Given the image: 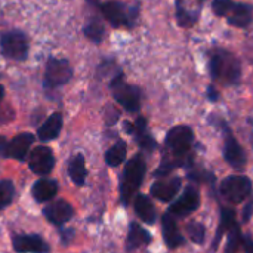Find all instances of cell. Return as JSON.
Masks as SVG:
<instances>
[{
	"instance_id": "6da1fadb",
	"label": "cell",
	"mask_w": 253,
	"mask_h": 253,
	"mask_svg": "<svg viewBox=\"0 0 253 253\" xmlns=\"http://www.w3.org/2000/svg\"><path fill=\"white\" fill-rule=\"evenodd\" d=\"M208 70L215 82L222 84H239L242 79V65L239 58L227 49H213L209 55Z\"/></svg>"
},
{
	"instance_id": "7a4b0ae2",
	"label": "cell",
	"mask_w": 253,
	"mask_h": 253,
	"mask_svg": "<svg viewBox=\"0 0 253 253\" xmlns=\"http://www.w3.org/2000/svg\"><path fill=\"white\" fill-rule=\"evenodd\" d=\"M147 172V163L142 154L133 156L125 166L122 182H120V203L123 206H127L133 196L138 193L139 187L142 185V181L145 178Z\"/></svg>"
},
{
	"instance_id": "3957f363",
	"label": "cell",
	"mask_w": 253,
	"mask_h": 253,
	"mask_svg": "<svg viewBox=\"0 0 253 253\" xmlns=\"http://www.w3.org/2000/svg\"><path fill=\"white\" fill-rule=\"evenodd\" d=\"M212 10L216 16L225 18L230 25L237 28H245L253 21V6L248 3H237L234 0H213Z\"/></svg>"
},
{
	"instance_id": "277c9868",
	"label": "cell",
	"mask_w": 253,
	"mask_h": 253,
	"mask_svg": "<svg viewBox=\"0 0 253 253\" xmlns=\"http://www.w3.org/2000/svg\"><path fill=\"white\" fill-rule=\"evenodd\" d=\"M209 122H211V125L221 129V132L224 133V157H225V162L237 172L245 170L246 154H245L243 148L240 147L239 141L236 139V136L233 135L227 122L221 117H216V116H211Z\"/></svg>"
},
{
	"instance_id": "5b68a950",
	"label": "cell",
	"mask_w": 253,
	"mask_h": 253,
	"mask_svg": "<svg viewBox=\"0 0 253 253\" xmlns=\"http://www.w3.org/2000/svg\"><path fill=\"white\" fill-rule=\"evenodd\" d=\"M110 89L114 99L129 113H136L141 108V89L125 82L123 74L119 71L110 82Z\"/></svg>"
},
{
	"instance_id": "8992f818",
	"label": "cell",
	"mask_w": 253,
	"mask_h": 253,
	"mask_svg": "<svg viewBox=\"0 0 253 253\" xmlns=\"http://www.w3.org/2000/svg\"><path fill=\"white\" fill-rule=\"evenodd\" d=\"M99 9L102 12V15L105 16V19L114 27H133L138 15H139V9L138 6H127L122 1H105L102 4H99Z\"/></svg>"
},
{
	"instance_id": "52a82bcc",
	"label": "cell",
	"mask_w": 253,
	"mask_h": 253,
	"mask_svg": "<svg viewBox=\"0 0 253 253\" xmlns=\"http://www.w3.org/2000/svg\"><path fill=\"white\" fill-rule=\"evenodd\" d=\"M194 142V133L193 129L187 125H178L173 126L166 138H165V145L170 151V156L178 160H187V156L191 150V145Z\"/></svg>"
},
{
	"instance_id": "ba28073f",
	"label": "cell",
	"mask_w": 253,
	"mask_h": 253,
	"mask_svg": "<svg viewBox=\"0 0 253 253\" xmlns=\"http://www.w3.org/2000/svg\"><path fill=\"white\" fill-rule=\"evenodd\" d=\"M1 55L7 59L24 61L28 56V39L21 30H12L0 37Z\"/></svg>"
},
{
	"instance_id": "9c48e42d",
	"label": "cell",
	"mask_w": 253,
	"mask_h": 253,
	"mask_svg": "<svg viewBox=\"0 0 253 253\" xmlns=\"http://www.w3.org/2000/svg\"><path fill=\"white\" fill-rule=\"evenodd\" d=\"M219 193L230 203L237 205L245 202L251 196L252 182L245 175H231L219 184Z\"/></svg>"
},
{
	"instance_id": "30bf717a",
	"label": "cell",
	"mask_w": 253,
	"mask_h": 253,
	"mask_svg": "<svg viewBox=\"0 0 253 253\" xmlns=\"http://www.w3.org/2000/svg\"><path fill=\"white\" fill-rule=\"evenodd\" d=\"M73 77V68L67 59L50 58L46 64L44 73V87L56 89L59 86L67 84Z\"/></svg>"
},
{
	"instance_id": "8fae6325",
	"label": "cell",
	"mask_w": 253,
	"mask_h": 253,
	"mask_svg": "<svg viewBox=\"0 0 253 253\" xmlns=\"http://www.w3.org/2000/svg\"><path fill=\"white\" fill-rule=\"evenodd\" d=\"M55 166L53 151L46 145L36 147L28 156V168L33 173L39 176H46L52 172Z\"/></svg>"
},
{
	"instance_id": "7c38bea8",
	"label": "cell",
	"mask_w": 253,
	"mask_h": 253,
	"mask_svg": "<svg viewBox=\"0 0 253 253\" xmlns=\"http://www.w3.org/2000/svg\"><path fill=\"white\" fill-rule=\"evenodd\" d=\"M199 206H200V193L196 187L190 185L184 190L181 197L172 203V206L169 208V213L172 216L185 218L193 212H196Z\"/></svg>"
},
{
	"instance_id": "4fadbf2b",
	"label": "cell",
	"mask_w": 253,
	"mask_h": 253,
	"mask_svg": "<svg viewBox=\"0 0 253 253\" xmlns=\"http://www.w3.org/2000/svg\"><path fill=\"white\" fill-rule=\"evenodd\" d=\"M43 215H44V218L50 224H53L56 227H62L64 224H67L73 218L74 209H73V206L68 202H65V200H56V202L47 205L43 209Z\"/></svg>"
},
{
	"instance_id": "5bb4252c",
	"label": "cell",
	"mask_w": 253,
	"mask_h": 253,
	"mask_svg": "<svg viewBox=\"0 0 253 253\" xmlns=\"http://www.w3.org/2000/svg\"><path fill=\"white\" fill-rule=\"evenodd\" d=\"M33 142H34V135L33 133H28V132L19 133L10 142L6 144L3 156L22 162V160L27 159V156L30 153V147L33 145Z\"/></svg>"
},
{
	"instance_id": "9a60e30c",
	"label": "cell",
	"mask_w": 253,
	"mask_h": 253,
	"mask_svg": "<svg viewBox=\"0 0 253 253\" xmlns=\"http://www.w3.org/2000/svg\"><path fill=\"white\" fill-rule=\"evenodd\" d=\"M13 249L18 253H49L50 246L37 234H21L13 237Z\"/></svg>"
},
{
	"instance_id": "2e32d148",
	"label": "cell",
	"mask_w": 253,
	"mask_h": 253,
	"mask_svg": "<svg viewBox=\"0 0 253 253\" xmlns=\"http://www.w3.org/2000/svg\"><path fill=\"white\" fill-rule=\"evenodd\" d=\"M181 187H182V179L181 178H170V179H166V181L154 182L151 185V188H150V193L157 200H160L163 203H169L176 197Z\"/></svg>"
},
{
	"instance_id": "e0dca14e",
	"label": "cell",
	"mask_w": 253,
	"mask_h": 253,
	"mask_svg": "<svg viewBox=\"0 0 253 253\" xmlns=\"http://www.w3.org/2000/svg\"><path fill=\"white\" fill-rule=\"evenodd\" d=\"M162 233L163 240L169 249H176L184 245V236L178 228L175 216H172L170 213H165L162 218Z\"/></svg>"
},
{
	"instance_id": "ac0fdd59",
	"label": "cell",
	"mask_w": 253,
	"mask_h": 253,
	"mask_svg": "<svg viewBox=\"0 0 253 253\" xmlns=\"http://www.w3.org/2000/svg\"><path fill=\"white\" fill-rule=\"evenodd\" d=\"M61 129H62V114L61 113H53L37 129V138L42 142L53 141V139H56L59 136Z\"/></svg>"
},
{
	"instance_id": "d6986e66",
	"label": "cell",
	"mask_w": 253,
	"mask_h": 253,
	"mask_svg": "<svg viewBox=\"0 0 253 253\" xmlns=\"http://www.w3.org/2000/svg\"><path fill=\"white\" fill-rule=\"evenodd\" d=\"M56 193H58V184H56V181L49 179V178H42V179L36 181L31 188L33 199L39 203L52 200L56 196Z\"/></svg>"
},
{
	"instance_id": "ffe728a7",
	"label": "cell",
	"mask_w": 253,
	"mask_h": 253,
	"mask_svg": "<svg viewBox=\"0 0 253 253\" xmlns=\"http://www.w3.org/2000/svg\"><path fill=\"white\" fill-rule=\"evenodd\" d=\"M133 206H135V213L138 215V218L142 222H145L148 225L156 224V221H157V212H156V208H154V205H153V202L150 200L148 196L138 194L135 197Z\"/></svg>"
},
{
	"instance_id": "44dd1931",
	"label": "cell",
	"mask_w": 253,
	"mask_h": 253,
	"mask_svg": "<svg viewBox=\"0 0 253 253\" xmlns=\"http://www.w3.org/2000/svg\"><path fill=\"white\" fill-rule=\"evenodd\" d=\"M138 142V145L145 150V151H154L157 144L154 141V138L150 135L148 132V127H147V120L145 117H138L136 122L133 123V133H132Z\"/></svg>"
},
{
	"instance_id": "7402d4cb",
	"label": "cell",
	"mask_w": 253,
	"mask_h": 253,
	"mask_svg": "<svg viewBox=\"0 0 253 253\" xmlns=\"http://www.w3.org/2000/svg\"><path fill=\"white\" fill-rule=\"evenodd\" d=\"M151 234L144 230L139 224L132 222L129 227V233H127V239H126V249L127 251H135L141 246L150 245L151 243Z\"/></svg>"
},
{
	"instance_id": "603a6c76",
	"label": "cell",
	"mask_w": 253,
	"mask_h": 253,
	"mask_svg": "<svg viewBox=\"0 0 253 253\" xmlns=\"http://www.w3.org/2000/svg\"><path fill=\"white\" fill-rule=\"evenodd\" d=\"M68 175H70L71 181L77 187H83L86 184L87 170H86V162H84L83 154H76L70 160V163H68Z\"/></svg>"
},
{
	"instance_id": "cb8c5ba5",
	"label": "cell",
	"mask_w": 253,
	"mask_h": 253,
	"mask_svg": "<svg viewBox=\"0 0 253 253\" xmlns=\"http://www.w3.org/2000/svg\"><path fill=\"white\" fill-rule=\"evenodd\" d=\"M236 212L230 208H221V221H219V227H218V231H216V236L213 239V245H212V249H218V245L219 242L222 240L224 234L228 233L234 225H236Z\"/></svg>"
},
{
	"instance_id": "d4e9b609",
	"label": "cell",
	"mask_w": 253,
	"mask_h": 253,
	"mask_svg": "<svg viewBox=\"0 0 253 253\" xmlns=\"http://www.w3.org/2000/svg\"><path fill=\"white\" fill-rule=\"evenodd\" d=\"M83 34L93 43H101L105 36V25L99 18L90 19L84 27H83Z\"/></svg>"
},
{
	"instance_id": "484cf974",
	"label": "cell",
	"mask_w": 253,
	"mask_h": 253,
	"mask_svg": "<svg viewBox=\"0 0 253 253\" xmlns=\"http://www.w3.org/2000/svg\"><path fill=\"white\" fill-rule=\"evenodd\" d=\"M126 153H127V148H126V144L123 141H117L107 153H105V163L111 168H117L120 166L125 159H126Z\"/></svg>"
},
{
	"instance_id": "4316f807",
	"label": "cell",
	"mask_w": 253,
	"mask_h": 253,
	"mask_svg": "<svg viewBox=\"0 0 253 253\" xmlns=\"http://www.w3.org/2000/svg\"><path fill=\"white\" fill-rule=\"evenodd\" d=\"M197 18H199V15L196 12L187 9L184 0H176V21L181 27H184V28L193 27L197 22Z\"/></svg>"
},
{
	"instance_id": "83f0119b",
	"label": "cell",
	"mask_w": 253,
	"mask_h": 253,
	"mask_svg": "<svg viewBox=\"0 0 253 253\" xmlns=\"http://www.w3.org/2000/svg\"><path fill=\"white\" fill-rule=\"evenodd\" d=\"M15 197V185L10 179L0 181V211L12 203Z\"/></svg>"
},
{
	"instance_id": "f1b7e54d",
	"label": "cell",
	"mask_w": 253,
	"mask_h": 253,
	"mask_svg": "<svg viewBox=\"0 0 253 253\" xmlns=\"http://www.w3.org/2000/svg\"><path fill=\"white\" fill-rule=\"evenodd\" d=\"M187 234L188 237L191 239L193 243H197V245H203L205 242V237H206V230H205V225L200 224V222H190L187 225Z\"/></svg>"
},
{
	"instance_id": "f546056e",
	"label": "cell",
	"mask_w": 253,
	"mask_h": 253,
	"mask_svg": "<svg viewBox=\"0 0 253 253\" xmlns=\"http://www.w3.org/2000/svg\"><path fill=\"white\" fill-rule=\"evenodd\" d=\"M243 243V236L240 233V225L236 224L230 231H228V245H227V253H234L239 246Z\"/></svg>"
},
{
	"instance_id": "4dcf8cb0",
	"label": "cell",
	"mask_w": 253,
	"mask_h": 253,
	"mask_svg": "<svg viewBox=\"0 0 253 253\" xmlns=\"http://www.w3.org/2000/svg\"><path fill=\"white\" fill-rule=\"evenodd\" d=\"M206 96L211 102H216L219 99V92L216 90V87L213 84H209L208 86V90H206Z\"/></svg>"
},
{
	"instance_id": "1f68e13d",
	"label": "cell",
	"mask_w": 253,
	"mask_h": 253,
	"mask_svg": "<svg viewBox=\"0 0 253 253\" xmlns=\"http://www.w3.org/2000/svg\"><path fill=\"white\" fill-rule=\"evenodd\" d=\"M253 213V200L252 202H249L246 206H245V209H243V222H248L249 221V218L252 216Z\"/></svg>"
},
{
	"instance_id": "d6a6232c",
	"label": "cell",
	"mask_w": 253,
	"mask_h": 253,
	"mask_svg": "<svg viewBox=\"0 0 253 253\" xmlns=\"http://www.w3.org/2000/svg\"><path fill=\"white\" fill-rule=\"evenodd\" d=\"M73 236H74V231L73 230H61V237H62V242H64V245H67L71 239H73Z\"/></svg>"
},
{
	"instance_id": "836d02e7",
	"label": "cell",
	"mask_w": 253,
	"mask_h": 253,
	"mask_svg": "<svg viewBox=\"0 0 253 253\" xmlns=\"http://www.w3.org/2000/svg\"><path fill=\"white\" fill-rule=\"evenodd\" d=\"M243 242H245L246 253H253V240H251L249 237H243Z\"/></svg>"
},
{
	"instance_id": "e575fe53",
	"label": "cell",
	"mask_w": 253,
	"mask_h": 253,
	"mask_svg": "<svg viewBox=\"0 0 253 253\" xmlns=\"http://www.w3.org/2000/svg\"><path fill=\"white\" fill-rule=\"evenodd\" d=\"M6 144H7L6 139L0 136V153H1V154H3V151H4V148H6Z\"/></svg>"
},
{
	"instance_id": "d590c367",
	"label": "cell",
	"mask_w": 253,
	"mask_h": 253,
	"mask_svg": "<svg viewBox=\"0 0 253 253\" xmlns=\"http://www.w3.org/2000/svg\"><path fill=\"white\" fill-rule=\"evenodd\" d=\"M3 96H4V89H3V86L0 84V102H1V99H3Z\"/></svg>"
},
{
	"instance_id": "8d00e7d4",
	"label": "cell",
	"mask_w": 253,
	"mask_h": 253,
	"mask_svg": "<svg viewBox=\"0 0 253 253\" xmlns=\"http://www.w3.org/2000/svg\"><path fill=\"white\" fill-rule=\"evenodd\" d=\"M86 1H87V3H89V4H93V6H95V4H98V3H99V0H86Z\"/></svg>"
},
{
	"instance_id": "74e56055",
	"label": "cell",
	"mask_w": 253,
	"mask_h": 253,
	"mask_svg": "<svg viewBox=\"0 0 253 253\" xmlns=\"http://www.w3.org/2000/svg\"><path fill=\"white\" fill-rule=\"evenodd\" d=\"M197 1H200V3H203V1H205V0H197Z\"/></svg>"
}]
</instances>
